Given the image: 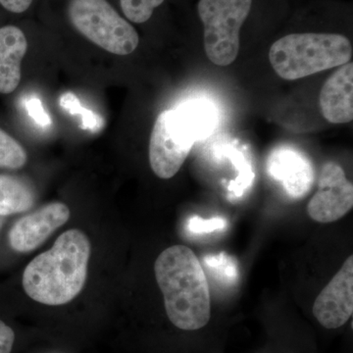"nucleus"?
Returning a JSON list of instances; mask_svg holds the SVG:
<instances>
[{
    "mask_svg": "<svg viewBox=\"0 0 353 353\" xmlns=\"http://www.w3.org/2000/svg\"><path fill=\"white\" fill-rule=\"evenodd\" d=\"M154 273L172 324L183 331L204 328L211 317L210 290L194 252L181 245L167 248L155 261Z\"/></svg>",
    "mask_w": 353,
    "mask_h": 353,
    "instance_id": "obj_1",
    "label": "nucleus"
},
{
    "mask_svg": "<svg viewBox=\"0 0 353 353\" xmlns=\"http://www.w3.org/2000/svg\"><path fill=\"white\" fill-rule=\"evenodd\" d=\"M90 243L80 230L65 232L51 250L28 264L23 288L34 301L46 305H63L73 301L85 284Z\"/></svg>",
    "mask_w": 353,
    "mask_h": 353,
    "instance_id": "obj_2",
    "label": "nucleus"
},
{
    "mask_svg": "<svg viewBox=\"0 0 353 353\" xmlns=\"http://www.w3.org/2000/svg\"><path fill=\"white\" fill-rule=\"evenodd\" d=\"M352 57L350 39L338 32H292L278 39L269 50L272 67L287 81L343 66Z\"/></svg>",
    "mask_w": 353,
    "mask_h": 353,
    "instance_id": "obj_3",
    "label": "nucleus"
},
{
    "mask_svg": "<svg viewBox=\"0 0 353 353\" xmlns=\"http://www.w3.org/2000/svg\"><path fill=\"white\" fill-rule=\"evenodd\" d=\"M254 0H199L197 15L203 26L204 50L217 66L233 63L240 51L241 31Z\"/></svg>",
    "mask_w": 353,
    "mask_h": 353,
    "instance_id": "obj_4",
    "label": "nucleus"
},
{
    "mask_svg": "<svg viewBox=\"0 0 353 353\" xmlns=\"http://www.w3.org/2000/svg\"><path fill=\"white\" fill-rule=\"evenodd\" d=\"M68 14L83 36L108 52L128 55L138 48V32L106 0H71Z\"/></svg>",
    "mask_w": 353,
    "mask_h": 353,
    "instance_id": "obj_5",
    "label": "nucleus"
},
{
    "mask_svg": "<svg viewBox=\"0 0 353 353\" xmlns=\"http://www.w3.org/2000/svg\"><path fill=\"white\" fill-rule=\"evenodd\" d=\"M197 138L182 111L165 110L158 116L150 141V163L159 178H173L187 159Z\"/></svg>",
    "mask_w": 353,
    "mask_h": 353,
    "instance_id": "obj_6",
    "label": "nucleus"
},
{
    "mask_svg": "<svg viewBox=\"0 0 353 353\" xmlns=\"http://www.w3.org/2000/svg\"><path fill=\"white\" fill-rule=\"evenodd\" d=\"M353 208V185L340 165H323L318 179V190L307 205L309 217L328 224L341 219Z\"/></svg>",
    "mask_w": 353,
    "mask_h": 353,
    "instance_id": "obj_7",
    "label": "nucleus"
},
{
    "mask_svg": "<svg viewBox=\"0 0 353 353\" xmlns=\"http://www.w3.org/2000/svg\"><path fill=\"white\" fill-rule=\"evenodd\" d=\"M312 313L321 326L341 328L353 313V256L350 255L338 273L320 292Z\"/></svg>",
    "mask_w": 353,
    "mask_h": 353,
    "instance_id": "obj_8",
    "label": "nucleus"
},
{
    "mask_svg": "<svg viewBox=\"0 0 353 353\" xmlns=\"http://www.w3.org/2000/svg\"><path fill=\"white\" fill-rule=\"evenodd\" d=\"M70 209L62 202H53L36 212L21 218L8 234L9 245L17 252H30L43 245L51 234L69 220Z\"/></svg>",
    "mask_w": 353,
    "mask_h": 353,
    "instance_id": "obj_9",
    "label": "nucleus"
},
{
    "mask_svg": "<svg viewBox=\"0 0 353 353\" xmlns=\"http://www.w3.org/2000/svg\"><path fill=\"white\" fill-rule=\"evenodd\" d=\"M267 168L272 178L282 183L292 199L305 197L314 183V169L310 160L294 148L273 150L268 158Z\"/></svg>",
    "mask_w": 353,
    "mask_h": 353,
    "instance_id": "obj_10",
    "label": "nucleus"
},
{
    "mask_svg": "<svg viewBox=\"0 0 353 353\" xmlns=\"http://www.w3.org/2000/svg\"><path fill=\"white\" fill-rule=\"evenodd\" d=\"M325 119L333 124L353 120V64L343 65L323 85L319 97Z\"/></svg>",
    "mask_w": 353,
    "mask_h": 353,
    "instance_id": "obj_11",
    "label": "nucleus"
},
{
    "mask_svg": "<svg viewBox=\"0 0 353 353\" xmlns=\"http://www.w3.org/2000/svg\"><path fill=\"white\" fill-rule=\"evenodd\" d=\"M27 50V39L19 28H0V94H11L19 85L21 63Z\"/></svg>",
    "mask_w": 353,
    "mask_h": 353,
    "instance_id": "obj_12",
    "label": "nucleus"
},
{
    "mask_svg": "<svg viewBox=\"0 0 353 353\" xmlns=\"http://www.w3.org/2000/svg\"><path fill=\"white\" fill-rule=\"evenodd\" d=\"M34 202V190L25 181L16 176L0 175V216L25 212Z\"/></svg>",
    "mask_w": 353,
    "mask_h": 353,
    "instance_id": "obj_13",
    "label": "nucleus"
},
{
    "mask_svg": "<svg viewBox=\"0 0 353 353\" xmlns=\"http://www.w3.org/2000/svg\"><path fill=\"white\" fill-rule=\"evenodd\" d=\"M27 152L10 134L0 129V168L17 170L27 163Z\"/></svg>",
    "mask_w": 353,
    "mask_h": 353,
    "instance_id": "obj_14",
    "label": "nucleus"
},
{
    "mask_svg": "<svg viewBox=\"0 0 353 353\" xmlns=\"http://www.w3.org/2000/svg\"><path fill=\"white\" fill-rule=\"evenodd\" d=\"M60 105L72 115L81 116V118H82V125H81L82 129L92 132H97L103 129L104 120L102 119L101 116L94 112V111L90 110V109L83 108L78 97L72 92H67V94L62 95L61 99H60Z\"/></svg>",
    "mask_w": 353,
    "mask_h": 353,
    "instance_id": "obj_15",
    "label": "nucleus"
},
{
    "mask_svg": "<svg viewBox=\"0 0 353 353\" xmlns=\"http://www.w3.org/2000/svg\"><path fill=\"white\" fill-rule=\"evenodd\" d=\"M165 0H120L121 8L128 20L136 24H143L152 17L155 9Z\"/></svg>",
    "mask_w": 353,
    "mask_h": 353,
    "instance_id": "obj_16",
    "label": "nucleus"
},
{
    "mask_svg": "<svg viewBox=\"0 0 353 353\" xmlns=\"http://www.w3.org/2000/svg\"><path fill=\"white\" fill-rule=\"evenodd\" d=\"M28 113L31 116L32 119L41 127L50 126L51 119L50 115L44 110L43 102L36 97H30L25 102Z\"/></svg>",
    "mask_w": 353,
    "mask_h": 353,
    "instance_id": "obj_17",
    "label": "nucleus"
},
{
    "mask_svg": "<svg viewBox=\"0 0 353 353\" xmlns=\"http://www.w3.org/2000/svg\"><path fill=\"white\" fill-rule=\"evenodd\" d=\"M225 224H226L225 220L220 219V218L203 220L201 218L194 217L190 221L189 228L190 231L194 232V233H208V232L223 229L225 227Z\"/></svg>",
    "mask_w": 353,
    "mask_h": 353,
    "instance_id": "obj_18",
    "label": "nucleus"
},
{
    "mask_svg": "<svg viewBox=\"0 0 353 353\" xmlns=\"http://www.w3.org/2000/svg\"><path fill=\"white\" fill-rule=\"evenodd\" d=\"M15 343V333L6 322L0 320V353H11Z\"/></svg>",
    "mask_w": 353,
    "mask_h": 353,
    "instance_id": "obj_19",
    "label": "nucleus"
},
{
    "mask_svg": "<svg viewBox=\"0 0 353 353\" xmlns=\"http://www.w3.org/2000/svg\"><path fill=\"white\" fill-rule=\"evenodd\" d=\"M32 0H0V4L13 13H23L31 6Z\"/></svg>",
    "mask_w": 353,
    "mask_h": 353,
    "instance_id": "obj_20",
    "label": "nucleus"
},
{
    "mask_svg": "<svg viewBox=\"0 0 353 353\" xmlns=\"http://www.w3.org/2000/svg\"><path fill=\"white\" fill-rule=\"evenodd\" d=\"M2 225H3V221H2L1 218H0V229H1Z\"/></svg>",
    "mask_w": 353,
    "mask_h": 353,
    "instance_id": "obj_21",
    "label": "nucleus"
}]
</instances>
